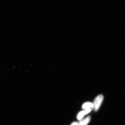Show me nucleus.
<instances>
[{
    "mask_svg": "<svg viewBox=\"0 0 125 125\" xmlns=\"http://www.w3.org/2000/svg\"><path fill=\"white\" fill-rule=\"evenodd\" d=\"M82 108L83 109L92 111V109H94V104L90 102L85 103L83 104Z\"/></svg>",
    "mask_w": 125,
    "mask_h": 125,
    "instance_id": "obj_3",
    "label": "nucleus"
},
{
    "mask_svg": "<svg viewBox=\"0 0 125 125\" xmlns=\"http://www.w3.org/2000/svg\"><path fill=\"white\" fill-rule=\"evenodd\" d=\"M104 96L101 94L96 97L94 102V109L95 111H97L99 109L103 101Z\"/></svg>",
    "mask_w": 125,
    "mask_h": 125,
    "instance_id": "obj_1",
    "label": "nucleus"
},
{
    "mask_svg": "<svg viewBox=\"0 0 125 125\" xmlns=\"http://www.w3.org/2000/svg\"><path fill=\"white\" fill-rule=\"evenodd\" d=\"M91 111H90V110L85 109V110L80 112L79 114H78V116H77V118L79 120H81L85 115L88 114V113H89Z\"/></svg>",
    "mask_w": 125,
    "mask_h": 125,
    "instance_id": "obj_2",
    "label": "nucleus"
},
{
    "mask_svg": "<svg viewBox=\"0 0 125 125\" xmlns=\"http://www.w3.org/2000/svg\"><path fill=\"white\" fill-rule=\"evenodd\" d=\"M71 125H79L78 124V122H74L73 123H72Z\"/></svg>",
    "mask_w": 125,
    "mask_h": 125,
    "instance_id": "obj_5",
    "label": "nucleus"
},
{
    "mask_svg": "<svg viewBox=\"0 0 125 125\" xmlns=\"http://www.w3.org/2000/svg\"><path fill=\"white\" fill-rule=\"evenodd\" d=\"M91 117L90 116H88L83 120H80L78 124L79 125H87L89 123Z\"/></svg>",
    "mask_w": 125,
    "mask_h": 125,
    "instance_id": "obj_4",
    "label": "nucleus"
}]
</instances>
